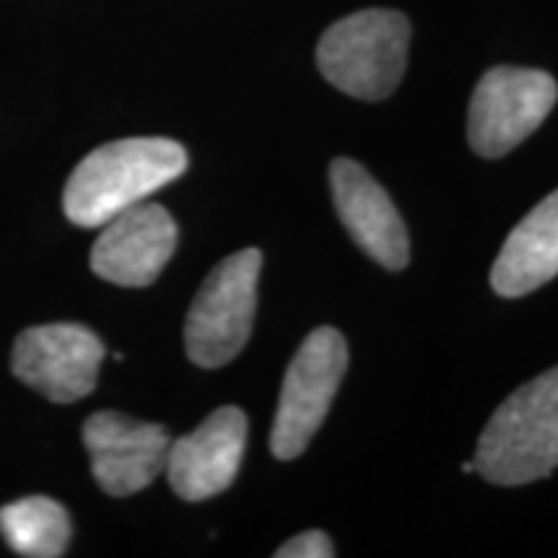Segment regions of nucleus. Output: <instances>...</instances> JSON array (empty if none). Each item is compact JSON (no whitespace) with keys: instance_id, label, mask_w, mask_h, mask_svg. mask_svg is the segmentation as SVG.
Returning <instances> with one entry per match:
<instances>
[{"instance_id":"nucleus-1","label":"nucleus","mask_w":558,"mask_h":558,"mask_svg":"<svg viewBox=\"0 0 558 558\" xmlns=\"http://www.w3.org/2000/svg\"><path fill=\"white\" fill-rule=\"evenodd\" d=\"M186 166L190 156L177 140L128 137L107 143L88 153L70 173L62 207L75 226L101 228L179 179Z\"/></svg>"},{"instance_id":"nucleus-2","label":"nucleus","mask_w":558,"mask_h":558,"mask_svg":"<svg viewBox=\"0 0 558 558\" xmlns=\"http://www.w3.org/2000/svg\"><path fill=\"white\" fill-rule=\"evenodd\" d=\"M476 471L499 486H522L558 469V365L514 390L478 437Z\"/></svg>"},{"instance_id":"nucleus-3","label":"nucleus","mask_w":558,"mask_h":558,"mask_svg":"<svg viewBox=\"0 0 558 558\" xmlns=\"http://www.w3.org/2000/svg\"><path fill=\"white\" fill-rule=\"evenodd\" d=\"M411 26L399 11L367 9L337 21L318 41L324 78L362 101L388 99L407 73Z\"/></svg>"},{"instance_id":"nucleus-4","label":"nucleus","mask_w":558,"mask_h":558,"mask_svg":"<svg viewBox=\"0 0 558 558\" xmlns=\"http://www.w3.org/2000/svg\"><path fill=\"white\" fill-rule=\"evenodd\" d=\"M262 251L243 248L209 271L186 313V354L199 367H222L246 347L254 329Z\"/></svg>"},{"instance_id":"nucleus-5","label":"nucleus","mask_w":558,"mask_h":558,"mask_svg":"<svg viewBox=\"0 0 558 558\" xmlns=\"http://www.w3.org/2000/svg\"><path fill=\"white\" fill-rule=\"evenodd\" d=\"M347 341L324 326L308 333L284 373L269 448L279 460H292L311 445L329 414L333 396L347 373Z\"/></svg>"},{"instance_id":"nucleus-6","label":"nucleus","mask_w":558,"mask_h":558,"mask_svg":"<svg viewBox=\"0 0 558 558\" xmlns=\"http://www.w3.org/2000/svg\"><path fill=\"white\" fill-rule=\"evenodd\" d=\"M556 99V81L543 70L492 68L473 90L471 148L484 158L507 156L546 122Z\"/></svg>"},{"instance_id":"nucleus-7","label":"nucleus","mask_w":558,"mask_h":558,"mask_svg":"<svg viewBox=\"0 0 558 558\" xmlns=\"http://www.w3.org/2000/svg\"><path fill=\"white\" fill-rule=\"evenodd\" d=\"M104 354V341L86 326L45 324L19 333L11 367L50 401L73 403L96 388Z\"/></svg>"},{"instance_id":"nucleus-8","label":"nucleus","mask_w":558,"mask_h":558,"mask_svg":"<svg viewBox=\"0 0 558 558\" xmlns=\"http://www.w3.org/2000/svg\"><path fill=\"white\" fill-rule=\"evenodd\" d=\"M90 471L109 497H130L166 471L171 437L160 424L99 411L83 424Z\"/></svg>"},{"instance_id":"nucleus-9","label":"nucleus","mask_w":558,"mask_h":558,"mask_svg":"<svg viewBox=\"0 0 558 558\" xmlns=\"http://www.w3.org/2000/svg\"><path fill=\"white\" fill-rule=\"evenodd\" d=\"M101 228L90 248V269L122 288H148L177 251V222L156 202H140Z\"/></svg>"},{"instance_id":"nucleus-10","label":"nucleus","mask_w":558,"mask_h":558,"mask_svg":"<svg viewBox=\"0 0 558 558\" xmlns=\"http://www.w3.org/2000/svg\"><path fill=\"white\" fill-rule=\"evenodd\" d=\"M246 435V414L235 407H222L192 435L171 442L166 473L173 492L186 501H205L226 492L239 476Z\"/></svg>"},{"instance_id":"nucleus-11","label":"nucleus","mask_w":558,"mask_h":558,"mask_svg":"<svg viewBox=\"0 0 558 558\" xmlns=\"http://www.w3.org/2000/svg\"><path fill=\"white\" fill-rule=\"evenodd\" d=\"M329 179L333 207L352 241L386 269L399 271L407 267V226L378 181L349 158L333 160Z\"/></svg>"},{"instance_id":"nucleus-12","label":"nucleus","mask_w":558,"mask_h":558,"mask_svg":"<svg viewBox=\"0 0 558 558\" xmlns=\"http://www.w3.org/2000/svg\"><path fill=\"white\" fill-rule=\"evenodd\" d=\"M558 275V190L533 207L509 233L492 269L501 298H522Z\"/></svg>"},{"instance_id":"nucleus-13","label":"nucleus","mask_w":558,"mask_h":558,"mask_svg":"<svg viewBox=\"0 0 558 558\" xmlns=\"http://www.w3.org/2000/svg\"><path fill=\"white\" fill-rule=\"evenodd\" d=\"M0 533L21 556L58 558L68 550L70 518L60 501L26 497L0 509Z\"/></svg>"},{"instance_id":"nucleus-14","label":"nucleus","mask_w":558,"mask_h":558,"mask_svg":"<svg viewBox=\"0 0 558 558\" xmlns=\"http://www.w3.org/2000/svg\"><path fill=\"white\" fill-rule=\"evenodd\" d=\"M333 554L337 550H333L329 535L320 533V530H305V533H300L284 543L277 550V558H331Z\"/></svg>"}]
</instances>
